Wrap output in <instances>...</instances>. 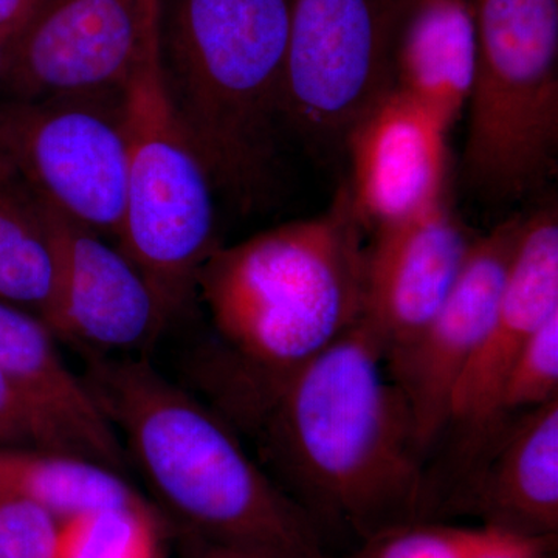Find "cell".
Segmentation results:
<instances>
[{"mask_svg":"<svg viewBox=\"0 0 558 558\" xmlns=\"http://www.w3.org/2000/svg\"><path fill=\"white\" fill-rule=\"evenodd\" d=\"M473 240L447 196L409 219L374 230L366 245L365 317L380 333L387 354L410 343L436 314Z\"/></svg>","mask_w":558,"mask_h":558,"instance_id":"12","label":"cell"},{"mask_svg":"<svg viewBox=\"0 0 558 558\" xmlns=\"http://www.w3.org/2000/svg\"><path fill=\"white\" fill-rule=\"evenodd\" d=\"M484 526L553 546L558 532V400L521 413L469 497Z\"/></svg>","mask_w":558,"mask_h":558,"instance_id":"16","label":"cell"},{"mask_svg":"<svg viewBox=\"0 0 558 558\" xmlns=\"http://www.w3.org/2000/svg\"><path fill=\"white\" fill-rule=\"evenodd\" d=\"M449 128L391 90L352 130L349 193L366 229L409 219L446 196Z\"/></svg>","mask_w":558,"mask_h":558,"instance_id":"13","label":"cell"},{"mask_svg":"<svg viewBox=\"0 0 558 558\" xmlns=\"http://www.w3.org/2000/svg\"><path fill=\"white\" fill-rule=\"evenodd\" d=\"M14 33H0V73H2L3 61H5L7 49Z\"/></svg>","mask_w":558,"mask_h":558,"instance_id":"29","label":"cell"},{"mask_svg":"<svg viewBox=\"0 0 558 558\" xmlns=\"http://www.w3.org/2000/svg\"><path fill=\"white\" fill-rule=\"evenodd\" d=\"M0 497L24 499L68 521L94 510L145 499L121 473L89 459L0 446Z\"/></svg>","mask_w":558,"mask_h":558,"instance_id":"19","label":"cell"},{"mask_svg":"<svg viewBox=\"0 0 558 558\" xmlns=\"http://www.w3.org/2000/svg\"><path fill=\"white\" fill-rule=\"evenodd\" d=\"M62 523L24 499L0 497V558H58Z\"/></svg>","mask_w":558,"mask_h":558,"instance_id":"23","label":"cell"},{"mask_svg":"<svg viewBox=\"0 0 558 558\" xmlns=\"http://www.w3.org/2000/svg\"><path fill=\"white\" fill-rule=\"evenodd\" d=\"M548 548L549 545L486 527V537L473 558H543Z\"/></svg>","mask_w":558,"mask_h":558,"instance_id":"25","label":"cell"},{"mask_svg":"<svg viewBox=\"0 0 558 558\" xmlns=\"http://www.w3.org/2000/svg\"><path fill=\"white\" fill-rule=\"evenodd\" d=\"M49 326L0 301V369L31 410L44 449L75 454L123 475L130 464L112 422L69 368Z\"/></svg>","mask_w":558,"mask_h":558,"instance_id":"15","label":"cell"},{"mask_svg":"<svg viewBox=\"0 0 558 558\" xmlns=\"http://www.w3.org/2000/svg\"><path fill=\"white\" fill-rule=\"evenodd\" d=\"M161 0H40L7 49V100L121 90Z\"/></svg>","mask_w":558,"mask_h":558,"instance_id":"9","label":"cell"},{"mask_svg":"<svg viewBox=\"0 0 558 558\" xmlns=\"http://www.w3.org/2000/svg\"><path fill=\"white\" fill-rule=\"evenodd\" d=\"M219 396L227 421L253 429L260 464L315 523L363 539L421 519L424 451L368 318L282 376L222 366Z\"/></svg>","mask_w":558,"mask_h":558,"instance_id":"1","label":"cell"},{"mask_svg":"<svg viewBox=\"0 0 558 558\" xmlns=\"http://www.w3.org/2000/svg\"><path fill=\"white\" fill-rule=\"evenodd\" d=\"M165 523L146 499L62 523L58 558H163Z\"/></svg>","mask_w":558,"mask_h":558,"instance_id":"20","label":"cell"},{"mask_svg":"<svg viewBox=\"0 0 558 558\" xmlns=\"http://www.w3.org/2000/svg\"><path fill=\"white\" fill-rule=\"evenodd\" d=\"M289 0H161V68L216 190L267 197L284 130Z\"/></svg>","mask_w":558,"mask_h":558,"instance_id":"4","label":"cell"},{"mask_svg":"<svg viewBox=\"0 0 558 558\" xmlns=\"http://www.w3.org/2000/svg\"><path fill=\"white\" fill-rule=\"evenodd\" d=\"M0 446L44 449L43 438L31 410L27 409L2 369H0Z\"/></svg>","mask_w":558,"mask_h":558,"instance_id":"24","label":"cell"},{"mask_svg":"<svg viewBox=\"0 0 558 558\" xmlns=\"http://www.w3.org/2000/svg\"><path fill=\"white\" fill-rule=\"evenodd\" d=\"M478 61L464 168L494 202H517L558 170V0H473Z\"/></svg>","mask_w":558,"mask_h":558,"instance_id":"6","label":"cell"},{"mask_svg":"<svg viewBox=\"0 0 558 558\" xmlns=\"http://www.w3.org/2000/svg\"><path fill=\"white\" fill-rule=\"evenodd\" d=\"M121 90L0 101V154L22 182L116 244L128 182Z\"/></svg>","mask_w":558,"mask_h":558,"instance_id":"7","label":"cell"},{"mask_svg":"<svg viewBox=\"0 0 558 558\" xmlns=\"http://www.w3.org/2000/svg\"><path fill=\"white\" fill-rule=\"evenodd\" d=\"M183 558H271L247 550L222 548L199 539L183 537Z\"/></svg>","mask_w":558,"mask_h":558,"instance_id":"27","label":"cell"},{"mask_svg":"<svg viewBox=\"0 0 558 558\" xmlns=\"http://www.w3.org/2000/svg\"><path fill=\"white\" fill-rule=\"evenodd\" d=\"M557 314L558 211L556 204H548L523 215L494 318L451 396L450 425L481 428L498 421L499 388L509 366Z\"/></svg>","mask_w":558,"mask_h":558,"instance_id":"14","label":"cell"},{"mask_svg":"<svg viewBox=\"0 0 558 558\" xmlns=\"http://www.w3.org/2000/svg\"><path fill=\"white\" fill-rule=\"evenodd\" d=\"M17 179H20V175L14 170L13 165L10 163V160L3 154H0V193L9 189L11 183L16 182Z\"/></svg>","mask_w":558,"mask_h":558,"instance_id":"28","label":"cell"},{"mask_svg":"<svg viewBox=\"0 0 558 558\" xmlns=\"http://www.w3.org/2000/svg\"><path fill=\"white\" fill-rule=\"evenodd\" d=\"M87 362L84 380L182 537L271 558H329L317 523L222 413L146 359Z\"/></svg>","mask_w":558,"mask_h":558,"instance_id":"2","label":"cell"},{"mask_svg":"<svg viewBox=\"0 0 558 558\" xmlns=\"http://www.w3.org/2000/svg\"><path fill=\"white\" fill-rule=\"evenodd\" d=\"M40 0H0V33H16Z\"/></svg>","mask_w":558,"mask_h":558,"instance_id":"26","label":"cell"},{"mask_svg":"<svg viewBox=\"0 0 558 558\" xmlns=\"http://www.w3.org/2000/svg\"><path fill=\"white\" fill-rule=\"evenodd\" d=\"M558 400V314L520 349L502 380L497 418Z\"/></svg>","mask_w":558,"mask_h":558,"instance_id":"22","label":"cell"},{"mask_svg":"<svg viewBox=\"0 0 558 558\" xmlns=\"http://www.w3.org/2000/svg\"><path fill=\"white\" fill-rule=\"evenodd\" d=\"M121 97L128 182L117 245L171 319L197 295L202 267L218 245L215 180L172 105L161 68L160 16Z\"/></svg>","mask_w":558,"mask_h":558,"instance_id":"5","label":"cell"},{"mask_svg":"<svg viewBox=\"0 0 558 558\" xmlns=\"http://www.w3.org/2000/svg\"><path fill=\"white\" fill-rule=\"evenodd\" d=\"M486 527H458L411 520L381 529L340 558H473Z\"/></svg>","mask_w":558,"mask_h":558,"instance_id":"21","label":"cell"},{"mask_svg":"<svg viewBox=\"0 0 558 558\" xmlns=\"http://www.w3.org/2000/svg\"><path fill=\"white\" fill-rule=\"evenodd\" d=\"M366 227L348 183L322 215L209 255L197 278L226 365L278 377L317 357L365 317Z\"/></svg>","mask_w":558,"mask_h":558,"instance_id":"3","label":"cell"},{"mask_svg":"<svg viewBox=\"0 0 558 558\" xmlns=\"http://www.w3.org/2000/svg\"><path fill=\"white\" fill-rule=\"evenodd\" d=\"M399 0H289L282 117L314 148H344L392 90Z\"/></svg>","mask_w":558,"mask_h":558,"instance_id":"8","label":"cell"},{"mask_svg":"<svg viewBox=\"0 0 558 558\" xmlns=\"http://www.w3.org/2000/svg\"><path fill=\"white\" fill-rule=\"evenodd\" d=\"M61 263L46 204L21 179L0 193V301L53 332Z\"/></svg>","mask_w":558,"mask_h":558,"instance_id":"18","label":"cell"},{"mask_svg":"<svg viewBox=\"0 0 558 558\" xmlns=\"http://www.w3.org/2000/svg\"><path fill=\"white\" fill-rule=\"evenodd\" d=\"M523 215L475 236L449 295L425 328L387 354V365L409 405L422 451L450 425L451 396L476 354L519 242Z\"/></svg>","mask_w":558,"mask_h":558,"instance_id":"10","label":"cell"},{"mask_svg":"<svg viewBox=\"0 0 558 558\" xmlns=\"http://www.w3.org/2000/svg\"><path fill=\"white\" fill-rule=\"evenodd\" d=\"M478 61L473 0H399L392 33V90L447 128L468 106Z\"/></svg>","mask_w":558,"mask_h":558,"instance_id":"17","label":"cell"},{"mask_svg":"<svg viewBox=\"0 0 558 558\" xmlns=\"http://www.w3.org/2000/svg\"><path fill=\"white\" fill-rule=\"evenodd\" d=\"M46 207L61 263L54 337L89 359L138 357L170 323L159 296L119 245Z\"/></svg>","mask_w":558,"mask_h":558,"instance_id":"11","label":"cell"}]
</instances>
